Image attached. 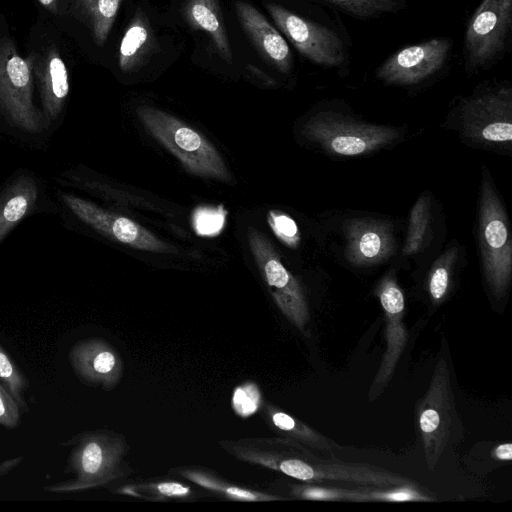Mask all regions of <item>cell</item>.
I'll return each instance as SVG.
<instances>
[{
    "instance_id": "cb8c5ba5",
    "label": "cell",
    "mask_w": 512,
    "mask_h": 512,
    "mask_svg": "<svg viewBox=\"0 0 512 512\" xmlns=\"http://www.w3.org/2000/svg\"><path fill=\"white\" fill-rule=\"evenodd\" d=\"M116 492L156 501L189 498L193 494L189 486L172 480L124 485L119 487Z\"/></svg>"
},
{
    "instance_id": "4dcf8cb0",
    "label": "cell",
    "mask_w": 512,
    "mask_h": 512,
    "mask_svg": "<svg viewBox=\"0 0 512 512\" xmlns=\"http://www.w3.org/2000/svg\"><path fill=\"white\" fill-rule=\"evenodd\" d=\"M232 406L241 417H248L261 406V394L254 383L238 386L233 394Z\"/></svg>"
},
{
    "instance_id": "f1b7e54d",
    "label": "cell",
    "mask_w": 512,
    "mask_h": 512,
    "mask_svg": "<svg viewBox=\"0 0 512 512\" xmlns=\"http://www.w3.org/2000/svg\"><path fill=\"white\" fill-rule=\"evenodd\" d=\"M457 250L446 251L434 264L429 275L428 290L431 299L438 303L446 296L450 284L451 270Z\"/></svg>"
},
{
    "instance_id": "8992f818",
    "label": "cell",
    "mask_w": 512,
    "mask_h": 512,
    "mask_svg": "<svg viewBox=\"0 0 512 512\" xmlns=\"http://www.w3.org/2000/svg\"><path fill=\"white\" fill-rule=\"evenodd\" d=\"M459 113L465 139L484 145H511L512 88L509 83L476 90L461 101Z\"/></svg>"
},
{
    "instance_id": "52a82bcc",
    "label": "cell",
    "mask_w": 512,
    "mask_h": 512,
    "mask_svg": "<svg viewBox=\"0 0 512 512\" xmlns=\"http://www.w3.org/2000/svg\"><path fill=\"white\" fill-rule=\"evenodd\" d=\"M33 82V56L23 58L11 38H0V111L29 133L39 132L43 126L33 103Z\"/></svg>"
},
{
    "instance_id": "d6986e66",
    "label": "cell",
    "mask_w": 512,
    "mask_h": 512,
    "mask_svg": "<svg viewBox=\"0 0 512 512\" xmlns=\"http://www.w3.org/2000/svg\"><path fill=\"white\" fill-rule=\"evenodd\" d=\"M38 187L29 175L13 180L0 195V243L36 206Z\"/></svg>"
},
{
    "instance_id": "ac0fdd59",
    "label": "cell",
    "mask_w": 512,
    "mask_h": 512,
    "mask_svg": "<svg viewBox=\"0 0 512 512\" xmlns=\"http://www.w3.org/2000/svg\"><path fill=\"white\" fill-rule=\"evenodd\" d=\"M183 15L194 29L205 32L220 58L232 62V50L218 0H185Z\"/></svg>"
},
{
    "instance_id": "5b68a950",
    "label": "cell",
    "mask_w": 512,
    "mask_h": 512,
    "mask_svg": "<svg viewBox=\"0 0 512 512\" xmlns=\"http://www.w3.org/2000/svg\"><path fill=\"white\" fill-rule=\"evenodd\" d=\"M303 134L326 152L340 156L365 155L400 136L395 128L365 123L334 111L312 116L305 123Z\"/></svg>"
},
{
    "instance_id": "6da1fadb",
    "label": "cell",
    "mask_w": 512,
    "mask_h": 512,
    "mask_svg": "<svg viewBox=\"0 0 512 512\" xmlns=\"http://www.w3.org/2000/svg\"><path fill=\"white\" fill-rule=\"evenodd\" d=\"M62 446L69 448L64 473L73 477L43 486L50 493H73L106 486L132 473L125 460L129 446L113 431L79 432Z\"/></svg>"
},
{
    "instance_id": "5bb4252c",
    "label": "cell",
    "mask_w": 512,
    "mask_h": 512,
    "mask_svg": "<svg viewBox=\"0 0 512 512\" xmlns=\"http://www.w3.org/2000/svg\"><path fill=\"white\" fill-rule=\"evenodd\" d=\"M346 257L359 267L386 260L394 251L390 226L372 218H353L345 223Z\"/></svg>"
},
{
    "instance_id": "2e32d148",
    "label": "cell",
    "mask_w": 512,
    "mask_h": 512,
    "mask_svg": "<svg viewBox=\"0 0 512 512\" xmlns=\"http://www.w3.org/2000/svg\"><path fill=\"white\" fill-rule=\"evenodd\" d=\"M378 295L385 311L387 349L374 385L386 383L391 377L407 340V333L402 323L404 296L393 277L388 276L383 279L378 289Z\"/></svg>"
},
{
    "instance_id": "9c48e42d",
    "label": "cell",
    "mask_w": 512,
    "mask_h": 512,
    "mask_svg": "<svg viewBox=\"0 0 512 512\" xmlns=\"http://www.w3.org/2000/svg\"><path fill=\"white\" fill-rule=\"evenodd\" d=\"M266 9L275 26L310 62L325 68H339L345 65L347 54L344 43L334 30L279 4L268 3Z\"/></svg>"
},
{
    "instance_id": "1f68e13d",
    "label": "cell",
    "mask_w": 512,
    "mask_h": 512,
    "mask_svg": "<svg viewBox=\"0 0 512 512\" xmlns=\"http://www.w3.org/2000/svg\"><path fill=\"white\" fill-rule=\"evenodd\" d=\"M268 223L274 234L286 245L295 247L299 242V231L295 221L279 211H270Z\"/></svg>"
},
{
    "instance_id": "9a60e30c",
    "label": "cell",
    "mask_w": 512,
    "mask_h": 512,
    "mask_svg": "<svg viewBox=\"0 0 512 512\" xmlns=\"http://www.w3.org/2000/svg\"><path fill=\"white\" fill-rule=\"evenodd\" d=\"M235 11L241 27L258 52L281 73L293 67L292 53L281 33L253 5L237 0Z\"/></svg>"
},
{
    "instance_id": "277c9868",
    "label": "cell",
    "mask_w": 512,
    "mask_h": 512,
    "mask_svg": "<svg viewBox=\"0 0 512 512\" xmlns=\"http://www.w3.org/2000/svg\"><path fill=\"white\" fill-rule=\"evenodd\" d=\"M477 232L485 280L500 299L511 282L512 240L506 211L489 178L481 185Z\"/></svg>"
},
{
    "instance_id": "e575fe53",
    "label": "cell",
    "mask_w": 512,
    "mask_h": 512,
    "mask_svg": "<svg viewBox=\"0 0 512 512\" xmlns=\"http://www.w3.org/2000/svg\"><path fill=\"white\" fill-rule=\"evenodd\" d=\"M24 459V456H16L0 462V476H4L14 470Z\"/></svg>"
},
{
    "instance_id": "30bf717a",
    "label": "cell",
    "mask_w": 512,
    "mask_h": 512,
    "mask_svg": "<svg viewBox=\"0 0 512 512\" xmlns=\"http://www.w3.org/2000/svg\"><path fill=\"white\" fill-rule=\"evenodd\" d=\"M248 241L274 302L285 317L304 332L310 315L299 282L286 269L277 251L262 233L249 228Z\"/></svg>"
},
{
    "instance_id": "7402d4cb",
    "label": "cell",
    "mask_w": 512,
    "mask_h": 512,
    "mask_svg": "<svg viewBox=\"0 0 512 512\" xmlns=\"http://www.w3.org/2000/svg\"><path fill=\"white\" fill-rule=\"evenodd\" d=\"M121 3L122 0H68L73 14L89 28L98 46L107 41Z\"/></svg>"
},
{
    "instance_id": "d6a6232c",
    "label": "cell",
    "mask_w": 512,
    "mask_h": 512,
    "mask_svg": "<svg viewBox=\"0 0 512 512\" xmlns=\"http://www.w3.org/2000/svg\"><path fill=\"white\" fill-rule=\"evenodd\" d=\"M21 414L14 398L0 382V425L7 429L18 428Z\"/></svg>"
},
{
    "instance_id": "7a4b0ae2",
    "label": "cell",
    "mask_w": 512,
    "mask_h": 512,
    "mask_svg": "<svg viewBox=\"0 0 512 512\" xmlns=\"http://www.w3.org/2000/svg\"><path fill=\"white\" fill-rule=\"evenodd\" d=\"M136 113L149 133L191 173L228 182L229 172L216 148L198 131L158 108L140 105Z\"/></svg>"
},
{
    "instance_id": "7c38bea8",
    "label": "cell",
    "mask_w": 512,
    "mask_h": 512,
    "mask_svg": "<svg viewBox=\"0 0 512 512\" xmlns=\"http://www.w3.org/2000/svg\"><path fill=\"white\" fill-rule=\"evenodd\" d=\"M61 197L74 215L107 237L140 250L175 251L173 247L131 219L115 215L73 194L64 193Z\"/></svg>"
},
{
    "instance_id": "4fadbf2b",
    "label": "cell",
    "mask_w": 512,
    "mask_h": 512,
    "mask_svg": "<svg viewBox=\"0 0 512 512\" xmlns=\"http://www.w3.org/2000/svg\"><path fill=\"white\" fill-rule=\"evenodd\" d=\"M77 378L86 385L114 388L123 374V362L118 352L105 340L87 338L77 341L68 354Z\"/></svg>"
},
{
    "instance_id": "4316f807",
    "label": "cell",
    "mask_w": 512,
    "mask_h": 512,
    "mask_svg": "<svg viewBox=\"0 0 512 512\" xmlns=\"http://www.w3.org/2000/svg\"><path fill=\"white\" fill-rule=\"evenodd\" d=\"M371 487L373 486H356L354 488L296 486L294 494L303 499L364 502L370 501Z\"/></svg>"
},
{
    "instance_id": "8d00e7d4",
    "label": "cell",
    "mask_w": 512,
    "mask_h": 512,
    "mask_svg": "<svg viewBox=\"0 0 512 512\" xmlns=\"http://www.w3.org/2000/svg\"><path fill=\"white\" fill-rule=\"evenodd\" d=\"M38 2L51 13L55 15L61 14L60 0H38Z\"/></svg>"
},
{
    "instance_id": "836d02e7",
    "label": "cell",
    "mask_w": 512,
    "mask_h": 512,
    "mask_svg": "<svg viewBox=\"0 0 512 512\" xmlns=\"http://www.w3.org/2000/svg\"><path fill=\"white\" fill-rule=\"evenodd\" d=\"M493 457L499 460H512V444L510 442L496 446L493 450Z\"/></svg>"
},
{
    "instance_id": "d590c367",
    "label": "cell",
    "mask_w": 512,
    "mask_h": 512,
    "mask_svg": "<svg viewBox=\"0 0 512 512\" xmlns=\"http://www.w3.org/2000/svg\"><path fill=\"white\" fill-rule=\"evenodd\" d=\"M247 70L253 76L264 81L265 84H267V85L274 84L273 78H271L269 75L265 74L263 71L259 70L257 67H255L253 65H248Z\"/></svg>"
},
{
    "instance_id": "603a6c76",
    "label": "cell",
    "mask_w": 512,
    "mask_h": 512,
    "mask_svg": "<svg viewBox=\"0 0 512 512\" xmlns=\"http://www.w3.org/2000/svg\"><path fill=\"white\" fill-rule=\"evenodd\" d=\"M182 477L216 495L235 501H273L282 498L264 492L239 487L221 480L212 474L196 469H181L177 472Z\"/></svg>"
},
{
    "instance_id": "f546056e",
    "label": "cell",
    "mask_w": 512,
    "mask_h": 512,
    "mask_svg": "<svg viewBox=\"0 0 512 512\" xmlns=\"http://www.w3.org/2000/svg\"><path fill=\"white\" fill-rule=\"evenodd\" d=\"M226 215L227 211L221 205L199 207L193 213V228L200 236H217L224 227Z\"/></svg>"
},
{
    "instance_id": "3957f363",
    "label": "cell",
    "mask_w": 512,
    "mask_h": 512,
    "mask_svg": "<svg viewBox=\"0 0 512 512\" xmlns=\"http://www.w3.org/2000/svg\"><path fill=\"white\" fill-rule=\"evenodd\" d=\"M416 412L425 462L432 471L447 448L460 440L463 433L449 368L444 359L437 362L429 387L420 399Z\"/></svg>"
},
{
    "instance_id": "8fae6325",
    "label": "cell",
    "mask_w": 512,
    "mask_h": 512,
    "mask_svg": "<svg viewBox=\"0 0 512 512\" xmlns=\"http://www.w3.org/2000/svg\"><path fill=\"white\" fill-rule=\"evenodd\" d=\"M451 51L450 38H430L394 52L379 65L375 74L387 85H418L446 67Z\"/></svg>"
},
{
    "instance_id": "ffe728a7",
    "label": "cell",
    "mask_w": 512,
    "mask_h": 512,
    "mask_svg": "<svg viewBox=\"0 0 512 512\" xmlns=\"http://www.w3.org/2000/svg\"><path fill=\"white\" fill-rule=\"evenodd\" d=\"M154 48V36L147 17L138 11L131 19L119 46L118 66L123 73L138 69Z\"/></svg>"
},
{
    "instance_id": "83f0119b",
    "label": "cell",
    "mask_w": 512,
    "mask_h": 512,
    "mask_svg": "<svg viewBox=\"0 0 512 512\" xmlns=\"http://www.w3.org/2000/svg\"><path fill=\"white\" fill-rule=\"evenodd\" d=\"M428 221L429 198L422 195L411 210L407 238L403 248L405 255H412L420 250L424 243Z\"/></svg>"
},
{
    "instance_id": "d4e9b609",
    "label": "cell",
    "mask_w": 512,
    "mask_h": 512,
    "mask_svg": "<svg viewBox=\"0 0 512 512\" xmlns=\"http://www.w3.org/2000/svg\"><path fill=\"white\" fill-rule=\"evenodd\" d=\"M357 19L368 20L394 13L406 6L405 0H320Z\"/></svg>"
},
{
    "instance_id": "ba28073f",
    "label": "cell",
    "mask_w": 512,
    "mask_h": 512,
    "mask_svg": "<svg viewBox=\"0 0 512 512\" xmlns=\"http://www.w3.org/2000/svg\"><path fill=\"white\" fill-rule=\"evenodd\" d=\"M512 28V0H481L464 34L463 58L468 71L487 69L505 52Z\"/></svg>"
},
{
    "instance_id": "e0dca14e",
    "label": "cell",
    "mask_w": 512,
    "mask_h": 512,
    "mask_svg": "<svg viewBox=\"0 0 512 512\" xmlns=\"http://www.w3.org/2000/svg\"><path fill=\"white\" fill-rule=\"evenodd\" d=\"M33 73L38 82L43 112L47 121L55 120L69 93V75L58 49L48 47L33 54Z\"/></svg>"
},
{
    "instance_id": "484cf974",
    "label": "cell",
    "mask_w": 512,
    "mask_h": 512,
    "mask_svg": "<svg viewBox=\"0 0 512 512\" xmlns=\"http://www.w3.org/2000/svg\"><path fill=\"white\" fill-rule=\"evenodd\" d=\"M0 382L12 395L21 413H29L26 392L28 380L8 352L0 344Z\"/></svg>"
},
{
    "instance_id": "44dd1931",
    "label": "cell",
    "mask_w": 512,
    "mask_h": 512,
    "mask_svg": "<svg viewBox=\"0 0 512 512\" xmlns=\"http://www.w3.org/2000/svg\"><path fill=\"white\" fill-rule=\"evenodd\" d=\"M262 411L267 425L284 437L317 451L331 452L338 446L331 439L272 404H265Z\"/></svg>"
}]
</instances>
